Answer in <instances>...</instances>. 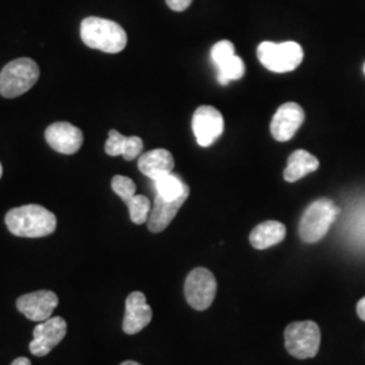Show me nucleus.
Segmentation results:
<instances>
[{
    "label": "nucleus",
    "instance_id": "a211bd4d",
    "mask_svg": "<svg viewBox=\"0 0 365 365\" xmlns=\"http://www.w3.org/2000/svg\"><path fill=\"white\" fill-rule=\"evenodd\" d=\"M319 167L317 157L307 150H295L288 157L287 168L284 170V179L288 182H295L304 178L306 175L315 172Z\"/></svg>",
    "mask_w": 365,
    "mask_h": 365
},
{
    "label": "nucleus",
    "instance_id": "9b49d317",
    "mask_svg": "<svg viewBox=\"0 0 365 365\" xmlns=\"http://www.w3.org/2000/svg\"><path fill=\"white\" fill-rule=\"evenodd\" d=\"M304 122V111L298 103L288 102L280 106L271 120V134L276 141H289Z\"/></svg>",
    "mask_w": 365,
    "mask_h": 365
},
{
    "label": "nucleus",
    "instance_id": "393cba45",
    "mask_svg": "<svg viewBox=\"0 0 365 365\" xmlns=\"http://www.w3.org/2000/svg\"><path fill=\"white\" fill-rule=\"evenodd\" d=\"M357 315L365 322V297L359 300V303H357Z\"/></svg>",
    "mask_w": 365,
    "mask_h": 365
},
{
    "label": "nucleus",
    "instance_id": "5701e85b",
    "mask_svg": "<svg viewBox=\"0 0 365 365\" xmlns=\"http://www.w3.org/2000/svg\"><path fill=\"white\" fill-rule=\"evenodd\" d=\"M235 45L230 41H220L218 43H215L211 49V60L215 66H221L223 61H226L227 58H230L232 56H235Z\"/></svg>",
    "mask_w": 365,
    "mask_h": 365
},
{
    "label": "nucleus",
    "instance_id": "423d86ee",
    "mask_svg": "<svg viewBox=\"0 0 365 365\" xmlns=\"http://www.w3.org/2000/svg\"><path fill=\"white\" fill-rule=\"evenodd\" d=\"M286 349L294 357L304 360L315 357L321 345V330L313 321L292 322L284 331Z\"/></svg>",
    "mask_w": 365,
    "mask_h": 365
},
{
    "label": "nucleus",
    "instance_id": "4468645a",
    "mask_svg": "<svg viewBox=\"0 0 365 365\" xmlns=\"http://www.w3.org/2000/svg\"><path fill=\"white\" fill-rule=\"evenodd\" d=\"M188 196H190V190L185 191L182 196L172 200L157 195L146 222L148 229L152 233H161L163 230H165L170 226V222L173 221V218L176 217L178 211L185 203Z\"/></svg>",
    "mask_w": 365,
    "mask_h": 365
},
{
    "label": "nucleus",
    "instance_id": "aec40b11",
    "mask_svg": "<svg viewBox=\"0 0 365 365\" xmlns=\"http://www.w3.org/2000/svg\"><path fill=\"white\" fill-rule=\"evenodd\" d=\"M218 68V83L221 86H227L233 80H240L245 73V64L241 57L232 56L226 61H223Z\"/></svg>",
    "mask_w": 365,
    "mask_h": 365
},
{
    "label": "nucleus",
    "instance_id": "ddd939ff",
    "mask_svg": "<svg viewBox=\"0 0 365 365\" xmlns=\"http://www.w3.org/2000/svg\"><path fill=\"white\" fill-rule=\"evenodd\" d=\"M153 312L152 307L146 303V297L140 291H134L126 299L125 318H123V331L126 334H137L148 327L152 321Z\"/></svg>",
    "mask_w": 365,
    "mask_h": 365
},
{
    "label": "nucleus",
    "instance_id": "cd10ccee",
    "mask_svg": "<svg viewBox=\"0 0 365 365\" xmlns=\"http://www.w3.org/2000/svg\"><path fill=\"white\" fill-rule=\"evenodd\" d=\"M1 175H3V168H1V163H0V179H1Z\"/></svg>",
    "mask_w": 365,
    "mask_h": 365
},
{
    "label": "nucleus",
    "instance_id": "bb28decb",
    "mask_svg": "<svg viewBox=\"0 0 365 365\" xmlns=\"http://www.w3.org/2000/svg\"><path fill=\"white\" fill-rule=\"evenodd\" d=\"M120 365H141L138 364V363H135V361H123Z\"/></svg>",
    "mask_w": 365,
    "mask_h": 365
},
{
    "label": "nucleus",
    "instance_id": "2eb2a0df",
    "mask_svg": "<svg viewBox=\"0 0 365 365\" xmlns=\"http://www.w3.org/2000/svg\"><path fill=\"white\" fill-rule=\"evenodd\" d=\"M138 168L149 179L157 180L164 175L172 173L175 168V160L170 150L155 149L140 156Z\"/></svg>",
    "mask_w": 365,
    "mask_h": 365
},
{
    "label": "nucleus",
    "instance_id": "0eeeda50",
    "mask_svg": "<svg viewBox=\"0 0 365 365\" xmlns=\"http://www.w3.org/2000/svg\"><path fill=\"white\" fill-rule=\"evenodd\" d=\"M217 280L207 268H195L185 279L184 295L188 304L197 312L209 309L215 299Z\"/></svg>",
    "mask_w": 365,
    "mask_h": 365
},
{
    "label": "nucleus",
    "instance_id": "6e6552de",
    "mask_svg": "<svg viewBox=\"0 0 365 365\" xmlns=\"http://www.w3.org/2000/svg\"><path fill=\"white\" fill-rule=\"evenodd\" d=\"M66 322L61 317H51L34 327L33 339L30 342V352L37 357L46 356L66 339Z\"/></svg>",
    "mask_w": 365,
    "mask_h": 365
},
{
    "label": "nucleus",
    "instance_id": "1a4fd4ad",
    "mask_svg": "<svg viewBox=\"0 0 365 365\" xmlns=\"http://www.w3.org/2000/svg\"><path fill=\"white\" fill-rule=\"evenodd\" d=\"M225 122L221 113L212 106H200L192 117V130L202 148L214 144L223 133Z\"/></svg>",
    "mask_w": 365,
    "mask_h": 365
},
{
    "label": "nucleus",
    "instance_id": "6ab92c4d",
    "mask_svg": "<svg viewBox=\"0 0 365 365\" xmlns=\"http://www.w3.org/2000/svg\"><path fill=\"white\" fill-rule=\"evenodd\" d=\"M155 182H156L157 195L168 200L176 199L190 190V187L173 173L164 175L155 180Z\"/></svg>",
    "mask_w": 365,
    "mask_h": 365
},
{
    "label": "nucleus",
    "instance_id": "4be33fe9",
    "mask_svg": "<svg viewBox=\"0 0 365 365\" xmlns=\"http://www.w3.org/2000/svg\"><path fill=\"white\" fill-rule=\"evenodd\" d=\"M111 187H113V191L125 203H128L131 197L135 195V184H134L131 179L126 178V176H120V175L114 176L113 180H111Z\"/></svg>",
    "mask_w": 365,
    "mask_h": 365
},
{
    "label": "nucleus",
    "instance_id": "c85d7f7f",
    "mask_svg": "<svg viewBox=\"0 0 365 365\" xmlns=\"http://www.w3.org/2000/svg\"><path fill=\"white\" fill-rule=\"evenodd\" d=\"M364 73H365V64H364Z\"/></svg>",
    "mask_w": 365,
    "mask_h": 365
},
{
    "label": "nucleus",
    "instance_id": "f03ea898",
    "mask_svg": "<svg viewBox=\"0 0 365 365\" xmlns=\"http://www.w3.org/2000/svg\"><path fill=\"white\" fill-rule=\"evenodd\" d=\"M80 36L83 42L101 52L119 53L126 48V31L117 22L98 16H88L81 22Z\"/></svg>",
    "mask_w": 365,
    "mask_h": 365
},
{
    "label": "nucleus",
    "instance_id": "9d476101",
    "mask_svg": "<svg viewBox=\"0 0 365 365\" xmlns=\"http://www.w3.org/2000/svg\"><path fill=\"white\" fill-rule=\"evenodd\" d=\"M57 306V295L48 289L30 292L19 297L16 300V309L24 314L27 319L34 322H43L49 319Z\"/></svg>",
    "mask_w": 365,
    "mask_h": 365
},
{
    "label": "nucleus",
    "instance_id": "f3484780",
    "mask_svg": "<svg viewBox=\"0 0 365 365\" xmlns=\"http://www.w3.org/2000/svg\"><path fill=\"white\" fill-rule=\"evenodd\" d=\"M286 238V226L282 222L267 221L257 225L249 235L250 245L255 249L271 248Z\"/></svg>",
    "mask_w": 365,
    "mask_h": 365
},
{
    "label": "nucleus",
    "instance_id": "f257e3e1",
    "mask_svg": "<svg viewBox=\"0 0 365 365\" xmlns=\"http://www.w3.org/2000/svg\"><path fill=\"white\" fill-rule=\"evenodd\" d=\"M10 233L25 238H41L54 233L57 220L52 211L39 205H26L11 209L6 214Z\"/></svg>",
    "mask_w": 365,
    "mask_h": 365
},
{
    "label": "nucleus",
    "instance_id": "a878e982",
    "mask_svg": "<svg viewBox=\"0 0 365 365\" xmlns=\"http://www.w3.org/2000/svg\"><path fill=\"white\" fill-rule=\"evenodd\" d=\"M11 365H31V363H30V360L26 359V357H19V359L14 360Z\"/></svg>",
    "mask_w": 365,
    "mask_h": 365
},
{
    "label": "nucleus",
    "instance_id": "412c9836",
    "mask_svg": "<svg viewBox=\"0 0 365 365\" xmlns=\"http://www.w3.org/2000/svg\"><path fill=\"white\" fill-rule=\"evenodd\" d=\"M129 207L131 222L135 225H143L148 222L149 214H150V200L144 195H134L130 200L126 203Z\"/></svg>",
    "mask_w": 365,
    "mask_h": 365
},
{
    "label": "nucleus",
    "instance_id": "39448f33",
    "mask_svg": "<svg viewBox=\"0 0 365 365\" xmlns=\"http://www.w3.org/2000/svg\"><path fill=\"white\" fill-rule=\"evenodd\" d=\"M257 57L268 71L286 73L297 69L303 60V49L299 43L288 41L283 43L261 42L257 48Z\"/></svg>",
    "mask_w": 365,
    "mask_h": 365
},
{
    "label": "nucleus",
    "instance_id": "f8f14e48",
    "mask_svg": "<svg viewBox=\"0 0 365 365\" xmlns=\"http://www.w3.org/2000/svg\"><path fill=\"white\" fill-rule=\"evenodd\" d=\"M45 140L53 150L61 155H75L81 148L83 131L68 122H56L45 130Z\"/></svg>",
    "mask_w": 365,
    "mask_h": 365
},
{
    "label": "nucleus",
    "instance_id": "b1692460",
    "mask_svg": "<svg viewBox=\"0 0 365 365\" xmlns=\"http://www.w3.org/2000/svg\"><path fill=\"white\" fill-rule=\"evenodd\" d=\"M191 3H192V0H167V4L170 10L178 11V13H182L184 10H187Z\"/></svg>",
    "mask_w": 365,
    "mask_h": 365
},
{
    "label": "nucleus",
    "instance_id": "dca6fc26",
    "mask_svg": "<svg viewBox=\"0 0 365 365\" xmlns=\"http://www.w3.org/2000/svg\"><path fill=\"white\" fill-rule=\"evenodd\" d=\"M143 149L144 143L140 137H125L117 130H110L105 145L106 153L108 156H123L128 161L141 156Z\"/></svg>",
    "mask_w": 365,
    "mask_h": 365
},
{
    "label": "nucleus",
    "instance_id": "20e7f679",
    "mask_svg": "<svg viewBox=\"0 0 365 365\" xmlns=\"http://www.w3.org/2000/svg\"><path fill=\"white\" fill-rule=\"evenodd\" d=\"M339 209L330 199H318L303 212L299 222L302 241L314 244L327 235L331 223L336 221Z\"/></svg>",
    "mask_w": 365,
    "mask_h": 365
},
{
    "label": "nucleus",
    "instance_id": "7ed1b4c3",
    "mask_svg": "<svg viewBox=\"0 0 365 365\" xmlns=\"http://www.w3.org/2000/svg\"><path fill=\"white\" fill-rule=\"evenodd\" d=\"M38 78L39 68L34 60L16 58L0 72V95L7 99L21 96L31 90Z\"/></svg>",
    "mask_w": 365,
    "mask_h": 365
}]
</instances>
